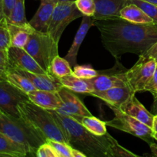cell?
Masks as SVG:
<instances>
[{"mask_svg": "<svg viewBox=\"0 0 157 157\" xmlns=\"http://www.w3.org/2000/svg\"><path fill=\"white\" fill-rule=\"evenodd\" d=\"M104 47L116 59L132 53L144 55L157 41V22L136 24L122 18L94 19Z\"/></svg>", "mask_w": 157, "mask_h": 157, "instance_id": "cell-1", "label": "cell"}, {"mask_svg": "<svg viewBox=\"0 0 157 157\" xmlns=\"http://www.w3.org/2000/svg\"><path fill=\"white\" fill-rule=\"evenodd\" d=\"M49 110L63 129L68 144L72 148L80 150L89 157H111L108 133L97 136L71 116L63 114L55 110Z\"/></svg>", "mask_w": 157, "mask_h": 157, "instance_id": "cell-2", "label": "cell"}, {"mask_svg": "<svg viewBox=\"0 0 157 157\" xmlns=\"http://www.w3.org/2000/svg\"><path fill=\"white\" fill-rule=\"evenodd\" d=\"M18 109L20 117L41 134L47 142L55 140L68 144L64 130L55 121L50 110L38 107L30 101L19 103Z\"/></svg>", "mask_w": 157, "mask_h": 157, "instance_id": "cell-3", "label": "cell"}, {"mask_svg": "<svg viewBox=\"0 0 157 157\" xmlns=\"http://www.w3.org/2000/svg\"><path fill=\"white\" fill-rule=\"evenodd\" d=\"M0 131L22 146L28 155L35 156L38 147L47 142L41 134L28 125L21 118L10 116L1 110Z\"/></svg>", "mask_w": 157, "mask_h": 157, "instance_id": "cell-4", "label": "cell"}, {"mask_svg": "<svg viewBox=\"0 0 157 157\" xmlns=\"http://www.w3.org/2000/svg\"><path fill=\"white\" fill-rule=\"evenodd\" d=\"M24 49L48 73L52 61L58 55V43L48 33L36 30L30 35Z\"/></svg>", "mask_w": 157, "mask_h": 157, "instance_id": "cell-5", "label": "cell"}, {"mask_svg": "<svg viewBox=\"0 0 157 157\" xmlns=\"http://www.w3.org/2000/svg\"><path fill=\"white\" fill-rule=\"evenodd\" d=\"M80 17H83V14L78 9L75 2H58L54 9L47 33L59 43L64 29L71 21Z\"/></svg>", "mask_w": 157, "mask_h": 157, "instance_id": "cell-6", "label": "cell"}, {"mask_svg": "<svg viewBox=\"0 0 157 157\" xmlns=\"http://www.w3.org/2000/svg\"><path fill=\"white\" fill-rule=\"evenodd\" d=\"M114 113V118L111 121H106L107 126L128 133L133 136L139 137L149 144L153 142L152 128L136 118L121 112L119 109L113 106H109Z\"/></svg>", "mask_w": 157, "mask_h": 157, "instance_id": "cell-7", "label": "cell"}, {"mask_svg": "<svg viewBox=\"0 0 157 157\" xmlns=\"http://www.w3.org/2000/svg\"><path fill=\"white\" fill-rule=\"evenodd\" d=\"M157 62L153 58H147L143 55L129 70H126L125 75L127 86L133 93L144 91V87L154 74Z\"/></svg>", "mask_w": 157, "mask_h": 157, "instance_id": "cell-8", "label": "cell"}, {"mask_svg": "<svg viewBox=\"0 0 157 157\" xmlns=\"http://www.w3.org/2000/svg\"><path fill=\"white\" fill-rule=\"evenodd\" d=\"M29 101L27 94L6 80H0V110L15 117H20L18 105Z\"/></svg>", "mask_w": 157, "mask_h": 157, "instance_id": "cell-9", "label": "cell"}, {"mask_svg": "<svg viewBox=\"0 0 157 157\" xmlns=\"http://www.w3.org/2000/svg\"><path fill=\"white\" fill-rule=\"evenodd\" d=\"M10 67L21 69L32 73L49 75L24 48L11 46L8 49Z\"/></svg>", "mask_w": 157, "mask_h": 157, "instance_id": "cell-10", "label": "cell"}, {"mask_svg": "<svg viewBox=\"0 0 157 157\" xmlns=\"http://www.w3.org/2000/svg\"><path fill=\"white\" fill-rule=\"evenodd\" d=\"M58 93L62 101V106L57 111L71 117L92 116V113L72 90L62 87Z\"/></svg>", "mask_w": 157, "mask_h": 157, "instance_id": "cell-11", "label": "cell"}, {"mask_svg": "<svg viewBox=\"0 0 157 157\" xmlns=\"http://www.w3.org/2000/svg\"><path fill=\"white\" fill-rule=\"evenodd\" d=\"M124 71H111L99 73L95 78L87 79L94 91H103L112 87L127 86Z\"/></svg>", "mask_w": 157, "mask_h": 157, "instance_id": "cell-12", "label": "cell"}, {"mask_svg": "<svg viewBox=\"0 0 157 157\" xmlns=\"http://www.w3.org/2000/svg\"><path fill=\"white\" fill-rule=\"evenodd\" d=\"M117 109H119L123 113L130 115L144 124H147L151 128L153 127L154 115L147 110V108L136 98L135 94L132 95Z\"/></svg>", "mask_w": 157, "mask_h": 157, "instance_id": "cell-13", "label": "cell"}, {"mask_svg": "<svg viewBox=\"0 0 157 157\" xmlns=\"http://www.w3.org/2000/svg\"><path fill=\"white\" fill-rule=\"evenodd\" d=\"M89 94L102 100L108 106H113L118 108L132 95L135 94V93L132 91L128 86H126L112 87L103 91H93Z\"/></svg>", "mask_w": 157, "mask_h": 157, "instance_id": "cell-14", "label": "cell"}, {"mask_svg": "<svg viewBox=\"0 0 157 157\" xmlns=\"http://www.w3.org/2000/svg\"><path fill=\"white\" fill-rule=\"evenodd\" d=\"M56 4L54 0H41L36 13L29 21L35 30L47 33Z\"/></svg>", "mask_w": 157, "mask_h": 157, "instance_id": "cell-15", "label": "cell"}, {"mask_svg": "<svg viewBox=\"0 0 157 157\" xmlns=\"http://www.w3.org/2000/svg\"><path fill=\"white\" fill-rule=\"evenodd\" d=\"M96 10L94 19H107L121 17V11L128 5V0H94Z\"/></svg>", "mask_w": 157, "mask_h": 157, "instance_id": "cell-16", "label": "cell"}, {"mask_svg": "<svg viewBox=\"0 0 157 157\" xmlns=\"http://www.w3.org/2000/svg\"><path fill=\"white\" fill-rule=\"evenodd\" d=\"M29 101L46 110H58L62 106V101L58 91L35 90L27 94Z\"/></svg>", "mask_w": 157, "mask_h": 157, "instance_id": "cell-17", "label": "cell"}, {"mask_svg": "<svg viewBox=\"0 0 157 157\" xmlns=\"http://www.w3.org/2000/svg\"><path fill=\"white\" fill-rule=\"evenodd\" d=\"M15 71L25 77L32 83L37 90H50V91H58L61 87L62 84L60 83L59 80L54 78L50 75H41V74L32 73L27 71L21 69L12 67Z\"/></svg>", "mask_w": 157, "mask_h": 157, "instance_id": "cell-18", "label": "cell"}, {"mask_svg": "<svg viewBox=\"0 0 157 157\" xmlns=\"http://www.w3.org/2000/svg\"><path fill=\"white\" fill-rule=\"evenodd\" d=\"M92 25H94V18L92 17L83 15L81 26L77 32L75 39H74L73 43H72L68 52L64 57V58L70 63L71 66L75 67V65H77V57H78V51H79L80 47L88 32L89 29Z\"/></svg>", "mask_w": 157, "mask_h": 157, "instance_id": "cell-19", "label": "cell"}, {"mask_svg": "<svg viewBox=\"0 0 157 157\" xmlns=\"http://www.w3.org/2000/svg\"><path fill=\"white\" fill-rule=\"evenodd\" d=\"M11 36V46L24 48L29 40L31 34L35 29L29 23L27 25H15L9 24Z\"/></svg>", "mask_w": 157, "mask_h": 157, "instance_id": "cell-20", "label": "cell"}, {"mask_svg": "<svg viewBox=\"0 0 157 157\" xmlns=\"http://www.w3.org/2000/svg\"><path fill=\"white\" fill-rule=\"evenodd\" d=\"M28 156L25 149L0 131V156L25 157Z\"/></svg>", "mask_w": 157, "mask_h": 157, "instance_id": "cell-21", "label": "cell"}, {"mask_svg": "<svg viewBox=\"0 0 157 157\" xmlns=\"http://www.w3.org/2000/svg\"><path fill=\"white\" fill-rule=\"evenodd\" d=\"M59 81L63 87L72 90L75 93L90 94L94 91L91 84L87 80L82 79L75 76L73 74L66 75L59 78Z\"/></svg>", "mask_w": 157, "mask_h": 157, "instance_id": "cell-22", "label": "cell"}, {"mask_svg": "<svg viewBox=\"0 0 157 157\" xmlns=\"http://www.w3.org/2000/svg\"><path fill=\"white\" fill-rule=\"evenodd\" d=\"M121 18L136 24L155 22L147 13L135 4H128L121 11Z\"/></svg>", "mask_w": 157, "mask_h": 157, "instance_id": "cell-23", "label": "cell"}, {"mask_svg": "<svg viewBox=\"0 0 157 157\" xmlns=\"http://www.w3.org/2000/svg\"><path fill=\"white\" fill-rule=\"evenodd\" d=\"M6 80L15 87L25 93L26 94L30 93L31 91L37 90L28 78H26L25 77H24L11 67H9L8 69L6 75Z\"/></svg>", "mask_w": 157, "mask_h": 157, "instance_id": "cell-24", "label": "cell"}, {"mask_svg": "<svg viewBox=\"0 0 157 157\" xmlns=\"http://www.w3.org/2000/svg\"><path fill=\"white\" fill-rule=\"evenodd\" d=\"M81 123L87 130L97 136H103L107 133V124L94 116L72 117Z\"/></svg>", "mask_w": 157, "mask_h": 157, "instance_id": "cell-25", "label": "cell"}, {"mask_svg": "<svg viewBox=\"0 0 157 157\" xmlns=\"http://www.w3.org/2000/svg\"><path fill=\"white\" fill-rule=\"evenodd\" d=\"M72 73L73 70L71 69L70 63L64 58H61L59 55L54 58L48 69L49 75L57 79H59L66 75H71Z\"/></svg>", "mask_w": 157, "mask_h": 157, "instance_id": "cell-26", "label": "cell"}, {"mask_svg": "<svg viewBox=\"0 0 157 157\" xmlns=\"http://www.w3.org/2000/svg\"><path fill=\"white\" fill-rule=\"evenodd\" d=\"M6 20L9 24L15 25H27L29 24L25 16V0H16L10 15Z\"/></svg>", "mask_w": 157, "mask_h": 157, "instance_id": "cell-27", "label": "cell"}, {"mask_svg": "<svg viewBox=\"0 0 157 157\" xmlns=\"http://www.w3.org/2000/svg\"><path fill=\"white\" fill-rule=\"evenodd\" d=\"M110 142V152L111 157H139L135 153L129 151L118 144L117 141L112 137L110 134L108 136Z\"/></svg>", "mask_w": 157, "mask_h": 157, "instance_id": "cell-28", "label": "cell"}, {"mask_svg": "<svg viewBox=\"0 0 157 157\" xmlns=\"http://www.w3.org/2000/svg\"><path fill=\"white\" fill-rule=\"evenodd\" d=\"M11 47V36L6 18L0 21V51L8 50Z\"/></svg>", "mask_w": 157, "mask_h": 157, "instance_id": "cell-29", "label": "cell"}, {"mask_svg": "<svg viewBox=\"0 0 157 157\" xmlns=\"http://www.w3.org/2000/svg\"><path fill=\"white\" fill-rule=\"evenodd\" d=\"M73 74L75 76L82 79H90L98 76L99 72L89 65H75L74 67Z\"/></svg>", "mask_w": 157, "mask_h": 157, "instance_id": "cell-30", "label": "cell"}, {"mask_svg": "<svg viewBox=\"0 0 157 157\" xmlns=\"http://www.w3.org/2000/svg\"><path fill=\"white\" fill-rule=\"evenodd\" d=\"M128 4H135L147 13L155 22H157V6L143 0H128Z\"/></svg>", "mask_w": 157, "mask_h": 157, "instance_id": "cell-31", "label": "cell"}, {"mask_svg": "<svg viewBox=\"0 0 157 157\" xmlns=\"http://www.w3.org/2000/svg\"><path fill=\"white\" fill-rule=\"evenodd\" d=\"M77 7L83 15L93 17L96 10L94 0H76Z\"/></svg>", "mask_w": 157, "mask_h": 157, "instance_id": "cell-32", "label": "cell"}, {"mask_svg": "<svg viewBox=\"0 0 157 157\" xmlns=\"http://www.w3.org/2000/svg\"><path fill=\"white\" fill-rule=\"evenodd\" d=\"M48 142L53 147L58 157H72V147L67 143L48 140Z\"/></svg>", "mask_w": 157, "mask_h": 157, "instance_id": "cell-33", "label": "cell"}, {"mask_svg": "<svg viewBox=\"0 0 157 157\" xmlns=\"http://www.w3.org/2000/svg\"><path fill=\"white\" fill-rule=\"evenodd\" d=\"M35 156L37 157H58L55 149L48 142L44 143L38 147Z\"/></svg>", "mask_w": 157, "mask_h": 157, "instance_id": "cell-34", "label": "cell"}, {"mask_svg": "<svg viewBox=\"0 0 157 157\" xmlns=\"http://www.w3.org/2000/svg\"><path fill=\"white\" fill-rule=\"evenodd\" d=\"M9 67L8 50L0 51V80H6V75Z\"/></svg>", "mask_w": 157, "mask_h": 157, "instance_id": "cell-35", "label": "cell"}, {"mask_svg": "<svg viewBox=\"0 0 157 157\" xmlns=\"http://www.w3.org/2000/svg\"><path fill=\"white\" fill-rule=\"evenodd\" d=\"M144 91H149L151 93L153 98L157 97V67L152 78L144 87Z\"/></svg>", "mask_w": 157, "mask_h": 157, "instance_id": "cell-36", "label": "cell"}, {"mask_svg": "<svg viewBox=\"0 0 157 157\" xmlns=\"http://www.w3.org/2000/svg\"><path fill=\"white\" fill-rule=\"evenodd\" d=\"M15 2L16 0H3V11L6 18L10 15Z\"/></svg>", "mask_w": 157, "mask_h": 157, "instance_id": "cell-37", "label": "cell"}, {"mask_svg": "<svg viewBox=\"0 0 157 157\" xmlns=\"http://www.w3.org/2000/svg\"><path fill=\"white\" fill-rule=\"evenodd\" d=\"M142 55L147 58H153V59H155L157 62V41Z\"/></svg>", "mask_w": 157, "mask_h": 157, "instance_id": "cell-38", "label": "cell"}, {"mask_svg": "<svg viewBox=\"0 0 157 157\" xmlns=\"http://www.w3.org/2000/svg\"><path fill=\"white\" fill-rule=\"evenodd\" d=\"M152 130H153V132H152V136H153V140L157 141V114L154 115Z\"/></svg>", "mask_w": 157, "mask_h": 157, "instance_id": "cell-39", "label": "cell"}, {"mask_svg": "<svg viewBox=\"0 0 157 157\" xmlns=\"http://www.w3.org/2000/svg\"><path fill=\"white\" fill-rule=\"evenodd\" d=\"M72 157H87L84 153L77 149H72Z\"/></svg>", "mask_w": 157, "mask_h": 157, "instance_id": "cell-40", "label": "cell"}, {"mask_svg": "<svg viewBox=\"0 0 157 157\" xmlns=\"http://www.w3.org/2000/svg\"><path fill=\"white\" fill-rule=\"evenodd\" d=\"M151 113L153 115L157 114V97L154 98V101H153V104L151 107Z\"/></svg>", "mask_w": 157, "mask_h": 157, "instance_id": "cell-41", "label": "cell"}, {"mask_svg": "<svg viewBox=\"0 0 157 157\" xmlns=\"http://www.w3.org/2000/svg\"><path fill=\"white\" fill-rule=\"evenodd\" d=\"M150 147L153 156H157V144H155V143L152 142L151 144H150Z\"/></svg>", "mask_w": 157, "mask_h": 157, "instance_id": "cell-42", "label": "cell"}, {"mask_svg": "<svg viewBox=\"0 0 157 157\" xmlns=\"http://www.w3.org/2000/svg\"><path fill=\"white\" fill-rule=\"evenodd\" d=\"M6 18V15L3 11V0H0V21Z\"/></svg>", "mask_w": 157, "mask_h": 157, "instance_id": "cell-43", "label": "cell"}, {"mask_svg": "<svg viewBox=\"0 0 157 157\" xmlns=\"http://www.w3.org/2000/svg\"><path fill=\"white\" fill-rule=\"evenodd\" d=\"M55 2H76V0H54Z\"/></svg>", "mask_w": 157, "mask_h": 157, "instance_id": "cell-44", "label": "cell"}, {"mask_svg": "<svg viewBox=\"0 0 157 157\" xmlns=\"http://www.w3.org/2000/svg\"><path fill=\"white\" fill-rule=\"evenodd\" d=\"M143 1L151 3V4L156 5V6H157V0H143Z\"/></svg>", "mask_w": 157, "mask_h": 157, "instance_id": "cell-45", "label": "cell"}]
</instances>
